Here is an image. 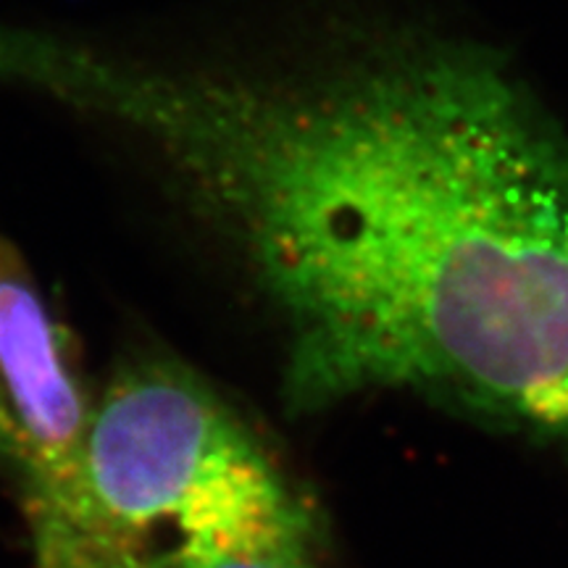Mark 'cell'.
Masks as SVG:
<instances>
[{
    "mask_svg": "<svg viewBox=\"0 0 568 568\" xmlns=\"http://www.w3.org/2000/svg\"><path fill=\"white\" fill-rule=\"evenodd\" d=\"M261 445L195 368L126 361L92 416L80 568H161L211 489Z\"/></svg>",
    "mask_w": 568,
    "mask_h": 568,
    "instance_id": "obj_2",
    "label": "cell"
},
{
    "mask_svg": "<svg viewBox=\"0 0 568 568\" xmlns=\"http://www.w3.org/2000/svg\"><path fill=\"white\" fill-rule=\"evenodd\" d=\"M0 80L153 148L280 316L293 410L403 387L568 443V138L487 48L203 69L17 27Z\"/></svg>",
    "mask_w": 568,
    "mask_h": 568,
    "instance_id": "obj_1",
    "label": "cell"
},
{
    "mask_svg": "<svg viewBox=\"0 0 568 568\" xmlns=\"http://www.w3.org/2000/svg\"><path fill=\"white\" fill-rule=\"evenodd\" d=\"M92 416L69 332L0 237V474L17 489L34 568L67 566L84 539Z\"/></svg>",
    "mask_w": 568,
    "mask_h": 568,
    "instance_id": "obj_3",
    "label": "cell"
},
{
    "mask_svg": "<svg viewBox=\"0 0 568 568\" xmlns=\"http://www.w3.org/2000/svg\"><path fill=\"white\" fill-rule=\"evenodd\" d=\"M163 568H318L316 527L222 539L205 548L184 550L169 558Z\"/></svg>",
    "mask_w": 568,
    "mask_h": 568,
    "instance_id": "obj_4",
    "label": "cell"
}]
</instances>
